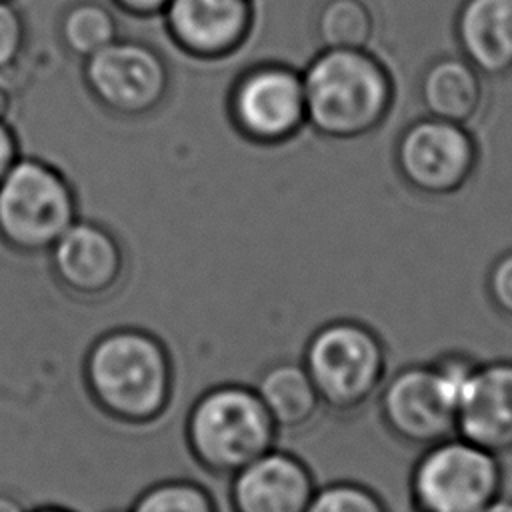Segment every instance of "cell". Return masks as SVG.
<instances>
[{
  "instance_id": "obj_1",
  "label": "cell",
  "mask_w": 512,
  "mask_h": 512,
  "mask_svg": "<svg viewBox=\"0 0 512 512\" xmlns=\"http://www.w3.org/2000/svg\"><path fill=\"white\" fill-rule=\"evenodd\" d=\"M82 378L96 408L130 426L156 422L174 392V366L166 344L132 326L112 328L90 344Z\"/></svg>"
},
{
  "instance_id": "obj_2",
  "label": "cell",
  "mask_w": 512,
  "mask_h": 512,
  "mask_svg": "<svg viewBox=\"0 0 512 512\" xmlns=\"http://www.w3.org/2000/svg\"><path fill=\"white\" fill-rule=\"evenodd\" d=\"M306 124L328 138H358L390 112L394 86L386 66L366 48H322L302 70Z\"/></svg>"
},
{
  "instance_id": "obj_3",
  "label": "cell",
  "mask_w": 512,
  "mask_h": 512,
  "mask_svg": "<svg viewBox=\"0 0 512 512\" xmlns=\"http://www.w3.org/2000/svg\"><path fill=\"white\" fill-rule=\"evenodd\" d=\"M184 438L194 462L214 476H234L274 448L278 428L254 386L216 384L190 406Z\"/></svg>"
},
{
  "instance_id": "obj_4",
  "label": "cell",
  "mask_w": 512,
  "mask_h": 512,
  "mask_svg": "<svg viewBox=\"0 0 512 512\" xmlns=\"http://www.w3.org/2000/svg\"><path fill=\"white\" fill-rule=\"evenodd\" d=\"M300 362L322 406L350 414L378 394L386 380L388 356L376 330L338 318L312 332Z\"/></svg>"
},
{
  "instance_id": "obj_5",
  "label": "cell",
  "mask_w": 512,
  "mask_h": 512,
  "mask_svg": "<svg viewBox=\"0 0 512 512\" xmlns=\"http://www.w3.org/2000/svg\"><path fill=\"white\" fill-rule=\"evenodd\" d=\"M78 218L74 186L42 158L20 156L0 182V240L16 252H48Z\"/></svg>"
},
{
  "instance_id": "obj_6",
  "label": "cell",
  "mask_w": 512,
  "mask_h": 512,
  "mask_svg": "<svg viewBox=\"0 0 512 512\" xmlns=\"http://www.w3.org/2000/svg\"><path fill=\"white\" fill-rule=\"evenodd\" d=\"M500 458L454 434L422 448L410 468V512H482L502 492Z\"/></svg>"
},
{
  "instance_id": "obj_7",
  "label": "cell",
  "mask_w": 512,
  "mask_h": 512,
  "mask_svg": "<svg viewBox=\"0 0 512 512\" xmlns=\"http://www.w3.org/2000/svg\"><path fill=\"white\" fill-rule=\"evenodd\" d=\"M82 76L102 108L128 118L154 112L170 90L164 56L142 40L120 36L84 60Z\"/></svg>"
},
{
  "instance_id": "obj_8",
  "label": "cell",
  "mask_w": 512,
  "mask_h": 512,
  "mask_svg": "<svg viewBox=\"0 0 512 512\" xmlns=\"http://www.w3.org/2000/svg\"><path fill=\"white\" fill-rule=\"evenodd\" d=\"M234 128L256 144H282L306 124L302 72L268 62L248 68L228 96Z\"/></svg>"
},
{
  "instance_id": "obj_9",
  "label": "cell",
  "mask_w": 512,
  "mask_h": 512,
  "mask_svg": "<svg viewBox=\"0 0 512 512\" xmlns=\"http://www.w3.org/2000/svg\"><path fill=\"white\" fill-rule=\"evenodd\" d=\"M456 394L430 362L396 370L378 390L384 428L408 446L426 448L456 434Z\"/></svg>"
},
{
  "instance_id": "obj_10",
  "label": "cell",
  "mask_w": 512,
  "mask_h": 512,
  "mask_svg": "<svg viewBox=\"0 0 512 512\" xmlns=\"http://www.w3.org/2000/svg\"><path fill=\"white\" fill-rule=\"evenodd\" d=\"M476 144L464 124L426 116L408 124L394 150L396 168L416 190L432 196L460 190L476 166Z\"/></svg>"
},
{
  "instance_id": "obj_11",
  "label": "cell",
  "mask_w": 512,
  "mask_h": 512,
  "mask_svg": "<svg viewBox=\"0 0 512 512\" xmlns=\"http://www.w3.org/2000/svg\"><path fill=\"white\" fill-rule=\"evenodd\" d=\"M56 282L80 298H100L114 290L124 272L118 238L102 224L74 220L48 250Z\"/></svg>"
},
{
  "instance_id": "obj_12",
  "label": "cell",
  "mask_w": 512,
  "mask_h": 512,
  "mask_svg": "<svg viewBox=\"0 0 512 512\" xmlns=\"http://www.w3.org/2000/svg\"><path fill=\"white\" fill-rule=\"evenodd\" d=\"M174 44L202 60L226 58L250 36L252 0H170L162 12Z\"/></svg>"
},
{
  "instance_id": "obj_13",
  "label": "cell",
  "mask_w": 512,
  "mask_h": 512,
  "mask_svg": "<svg viewBox=\"0 0 512 512\" xmlns=\"http://www.w3.org/2000/svg\"><path fill=\"white\" fill-rule=\"evenodd\" d=\"M234 512H306L316 482L308 464L292 452L268 450L230 476Z\"/></svg>"
},
{
  "instance_id": "obj_14",
  "label": "cell",
  "mask_w": 512,
  "mask_h": 512,
  "mask_svg": "<svg viewBox=\"0 0 512 512\" xmlns=\"http://www.w3.org/2000/svg\"><path fill=\"white\" fill-rule=\"evenodd\" d=\"M456 434L494 452H512V360L480 362L456 408Z\"/></svg>"
},
{
  "instance_id": "obj_15",
  "label": "cell",
  "mask_w": 512,
  "mask_h": 512,
  "mask_svg": "<svg viewBox=\"0 0 512 512\" xmlns=\"http://www.w3.org/2000/svg\"><path fill=\"white\" fill-rule=\"evenodd\" d=\"M456 40L480 74L512 70V0H464L456 14Z\"/></svg>"
},
{
  "instance_id": "obj_16",
  "label": "cell",
  "mask_w": 512,
  "mask_h": 512,
  "mask_svg": "<svg viewBox=\"0 0 512 512\" xmlns=\"http://www.w3.org/2000/svg\"><path fill=\"white\" fill-rule=\"evenodd\" d=\"M254 390L278 432L306 428L322 408L320 396L302 362L280 360L266 366Z\"/></svg>"
},
{
  "instance_id": "obj_17",
  "label": "cell",
  "mask_w": 512,
  "mask_h": 512,
  "mask_svg": "<svg viewBox=\"0 0 512 512\" xmlns=\"http://www.w3.org/2000/svg\"><path fill=\"white\" fill-rule=\"evenodd\" d=\"M420 96L428 116L466 124L482 104L480 72L464 56L436 58L420 78Z\"/></svg>"
},
{
  "instance_id": "obj_18",
  "label": "cell",
  "mask_w": 512,
  "mask_h": 512,
  "mask_svg": "<svg viewBox=\"0 0 512 512\" xmlns=\"http://www.w3.org/2000/svg\"><path fill=\"white\" fill-rule=\"evenodd\" d=\"M58 38L68 54L84 62L118 38V22L106 4L78 0L62 12Z\"/></svg>"
},
{
  "instance_id": "obj_19",
  "label": "cell",
  "mask_w": 512,
  "mask_h": 512,
  "mask_svg": "<svg viewBox=\"0 0 512 512\" xmlns=\"http://www.w3.org/2000/svg\"><path fill=\"white\" fill-rule=\"evenodd\" d=\"M374 18L364 0H326L316 14V36L322 48H366Z\"/></svg>"
},
{
  "instance_id": "obj_20",
  "label": "cell",
  "mask_w": 512,
  "mask_h": 512,
  "mask_svg": "<svg viewBox=\"0 0 512 512\" xmlns=\"http://www.w3.org/2000/svg\"><path fill=\"white\" fill-rule=\"evenodd\" d=\"M128 512H218V508L202 484L170 478L144 488Z\"/></svg>"
},
{
  "instance_id": "obj_21",
  "label": "cell",
  "mask_w": 512,
  "mask_h": 512,
  "mask_svg": "<svg viewBox=\"0 0 512 512\" xmlns=\"http://www.w3.org/2000/svg\"><path fill=\"white\" fill-rule=\"evenodd\" d=\"M306 512H390L380 494L360 482L336 480L318 486Z\"/></svg>"
},
{
  "instance_id": "obj_22",
  "label": "cell",
  "mask_w": 512,
  "mask_h": 512,
  "mask_svg": "<svg viewBox=\"0 0 512 512\" xmlns=\"http://www.w3.org/2000/svg\"><path fill=\"white\" fill-rule=\"evenodd\" d=\"M26 48V24L12 0H0V76L22 58Z\"/></svg>"
},
{
  "instance_id": "obj_23",
  "label": "cell",
  "mask_w": 512,
  "mask_h": 512,
  "mask_svg": "<svg viewBox=\"0 0 512 512\" xmlns=\"http://www.w3.org/2000/svg\"><path fill=\"white\" fill-rule=\"evenodd\" d=\"M488 298L494 308L512 318V250L504 252L490 268L486 278Z\"/></svg>"
},
{
  "instance_id": "obj_24",
  "label": "cell",
  "mask_w": 512,
  "mask_h": 512,
  "mask_svg": "<svg viewBox=\"0 0 512 512\" xmlns=\"http://www.w3.org/2000/svg\"><path fill=\"white\" fill-rule=\"evenodd\" d=\"M18 158H20L18 136H16L10 120L0 118V182Z\"/></svg>"
},
{
  "instance_id": "obj_25",
  "label": "cell",
  "mask_w": 512,
  "mask_h": 512,
  "mask_svg": "<svg viewBox=\"0 0 512 512\" xmlns=\"http://www.w3.org/2000/svg\"><path fill=\"white\" fill-rule=\"evenodd\" d=\"M120 10L132 16H156L162 14L170 0H112Z\"/></svg>"
},
{
  "instance_id": "obj_26",
  "label": "cell",
  "mask_w": 512,
  "mask_h": 512,
  "mask_svg": "<svg viewBox=\"0 0 512 512\" xmlns=\"http://www.w3.org/2000/svg\"><path fill=\"white\" fill-rule=\"evenodd\" d=\"M0 512H30L16 496L0 492Z\"/></svg>"
},
{
  "instance_id": "obj_27",
  "label": "cell",
  "mask_w": 512,
  "mask_h": 512,
  "mask_svg": "<svg viewBox=\"0 0 512 512\" xmlns=\"http://www.w3.org/2000/svg\"><path fill=\"white\" fill-rule=\"evenodd\" d=\"M10 108H12V92L8 84L2 82V76H0V118L2 120H8Z\"/></svg>"
},
{
  "instance_id": "obj_28",
  "label": "cell",
  "mask_w": 512,
  "mask_h": 512,
  "mask_svg": "<svg viewBox=\"0 0 512 512\" xmlns=\"http://www.w3.org/2000/svg\"><path fill=\"white\" fill-rule=\"evenodd\" d=\"M482 512H512V498L498 496V498L492 500Z\"/></svg>"
},
{
  "instance_id": "obj_29",
  "label": "cell",
  "mask_w": 512,
  "mask_h": 512,
  "mask_svg": "<svg viewBox=\"0 0 512 512\" xmlns=\"http://www.w3.org/2000/svg\"><path fill=\"white\" fill-rule=\"evenodd\" d=\"M30 512H74V510L64 508V506H40V508L30 510Z\"/></svg>"
},
{
  "instance_id": "obj_30",
  "label": "cell",
  "mask_w": 512,
  "mask_h": 512,
  "mask_svg": "<svg viewBox=\"0 0 512 512\" xmlns=\"http://www.w3.org/2000/svg\"><path fill=\"white\" fill-rule=\"evenodd\" d=\"M110 512H122V510H110ZM128 512V510H126Z\"/></svg>"
}]
</instances>
